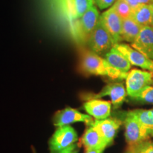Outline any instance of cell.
Returning a JSON list of instances; mask_svg holds the SVG:
<instances>
[{
  "mask_svg": "<svg viewBox=\"0 0 153 153\" xmlns=\"http://www.w3.org/2000/svg\"><path fill=\"white\" fill-rule=\"evenodd\" d=\"M128 153H130V152H128Z\"/></svg>",
  "mask_w": 153,
  "mask_h": 153,
  "instance_id": "cell-31",
  "label": "cell"
},
{
  "mask_svg": "<svg viewBox=\"0 0 153 153\" xmlns=\"http://www.w3.org/2000/svg\"><path fill=\"white\" fill-rule=\"evenodd\" d=\"M153 72L133 69L128 73L126 78L127 94L131 99L138 95L145 87L152 85Z\"/></svg>",
  "mask_w": 153,
  "mask_h": 153,
  "instance_id": "cell-5",
  "label": "cell"
},
{
  "mask_svg": "<svg viewBox=\"0 0 153 153\" xmlns=\"http://www.w3.org/2000/svg\"><path fill=\"white\" fill-rule=\"evenodd\" d=\"M131 18L142 27L153 26V4L140 5L133 9Z\"/></svg>",
  "mask_w": 153,
  "mask_h": 153,
  "instance_id": "cell-17",
  "label": "cell"
},
{
  "mask_svg": "<svg viewBox=\"0 0 153 153\" xmlns=\"http://www.w3.org/2000/svg\"><path fill=\"white\" fill-rule=\"evenodd\" d=\"M78 145L76 143L72 145V146L68 148L62 149V150L57 151H51V153H77L78 152Z\"/></svg>",
  "mask_w": 153,
  "mask_h": 153,
  "instance_id": "cell-25",
  "label": "cell"
},
{
  "mask_svg": "<svg viewBox=\"0 0 153 153\" xmlns=\"http://www.w3.org/2000/svg\"><path fill=\"white\" fill-rule=\"evenodd\" d=\"M131 46L153 60V26H143Z\"/></svg>",
  "mask_w": 153,
  "mask_h": 153,
  "instance_id": "cell-12",
  "label": "cell"
},
{
  "mask_svg": "<svg viewBox=\"0 0 153 153\" xmlns=\"http://www.w3.org/2000/svg\"><path fill=\"white\" fill-rule=\"evenodd\" d=\"M127 95L126 88H125L123 84L116 82L105 86L99 93H87L83 94L82 98L84 100L88 101L94 99H100L101 97L108 96L111 98V104L114 108H118L124 102Z\"/></svg>",
  "mask_w": 153,
  "mask_h": 153,
  "instance_id": "cell-6",
  "label": "cell"
},
{
  "mask_svg": "<svg viewBox=\"0 0 153 153\" xmlns=\"http://www.w3.org/2000/svg\"><path fill=\"white\" fill-rule=\"evenodd\" d=\"M87 45L89 50L99 55L106 54L115 45L111 36L101 21L100 17Z\"/></svg>",
  "mask_w": 153,
  "mask_h": 153,
  "instance_id": "cell-3",
  "label": "cell"
},
{
  "mask_svg": "<svg viewBox=\"0 0 153 153\" xmlns=\"http://www.w3.org/2000/svg\"><path fill=\"white\" fill-rule=\"evenodd\" d=\"M114 47L129 61L132 65L140 67L144 70L153 72V60L131 45L126 43H118L115 44Z\"/></svg>",
  "mask_w": 153,
  "mask_h": 153,
  "instance_id": "cell-8",
  "label": "cell"
},
{
  "mask_svg": "<svg viewBox=\"0 0 153 153\" xmlns=\"http://www.w3.org/2000/svg\"><path fill=\"white\" fill-rule=\"evenodd\" d=\"M142 28V26L133 20L131 17L123 19L121 30L122 41L133 43L138 36Z\"/></svg>",
  "mask_w": 153,
  "mask_h": 153,
  "instance_id": "cell-18",
  "label": "cell"
},
{
  "mask_svg": "<svg viewBox=\"0 0 153 153\" xmlns=\"http://www.w3.org/2000/svg\"><path fill=\"white\" fill-rule=\"evenodd\" d=\"M65 1V0H53V1H54L55 4H56L58 5L59 7H60L61 9H62V7H63V5H64Z\"/></svg>",
  "mask_w": 153,
  "mask_h": 153,
  "instance_id": "cell-27",
  "label": "cell"
},
{
  "mask_svg": "<svg viewBox=\"0 0 153 153\" xmlns=\"http://www.w3.org/2000/svg\"><path fill=\"white\" fill-rule=\"evenodd\" d=\"M80 142L85 148L86 151L93 149H105L108 146L98 131L91 126H89L86 130Z\"/></svg>",
  "mask_w": 153,
  "mask_h": 153,
  "instance_id": "cell-15",
  "label": "cell"
},
{
  "mask_svg": "<svg viewBox=\"0 0 153 153\" xmlns=\"http://www.w3.org/2000/svg\"><path fill=\"white\" fill-rule=\"evenodd\" d=\"M77 140V134L72 126H60L49 140V149L51 151H57L68 148Z\"/></svg>",
  "mask_w": 153,
  "mask_h": 153,
  "instance_id": "cell-7",
  "label": "cell"
},
{
  "mask_svg": "<svg viewBox=\"0 0 153 153\" xmlns=\"http://www.w3.org/2000/svg\"><path fill=\"white\" fill-rule=\"evenodd\" d=\"M126 140L129 149H133L145 140L148 139V131L143 128L131 111L125 114L124 118Z\"/></svg>",
  "mask_w": 153,
  "mask_h": 153,
  "instance_id": "cell-4",
  "label": "cell"
},
{
  "mask_svg": "<svg viewBox=\"0 0 153 153\" xmlns=\"http://www.w3.org/2000/svg\"><path fill=\"white\" fill-rule=\"evenodd\" d=\"M117 0H94V4L99 9H105L111 7Z\"/></svg>",
  "mask_w": 153,
  "mask_h": 153,
  "instance_id": "cell-23",
  "label": "cell"
},
{
  "mask_svg": "<svg viewBox=\"0 0 153 153\" xmlns=\"http://www.w3.org/2000/svg\"><path fill=\"white\" fill-rule=\"evenodd\" d=\"M149 135H151V136H153V130H150V131H148Z\"/></svg>",
  "mask_w": 153,
  "mask_h": 153,
  "instance_id": "cell-28",
  "label": "cell"
},
{
  "mask_svg": "<svg viewBox=\"0 0 153 153\" xmlns=\"http://www.w3.org/2000/svg\"><path fill=\"white\" fill-rule=\"evenodd\" d=\"M105 149H93V150H89L86 151V153H103Z\"/></svg>",
  "mask_w": 153,
  "mask_h": 153,
  "instance_id": "cell-26",
  "label": "cell"
},
{
  "mask_svg": "<svg viewBox=\"0 0 153 153\" xmlns=\"http://www.w3.org/2000/svg\"><path fill=\"white\" fill-rule=\"evenodd\" d=\"M131 112L143 128L148 131L153 130V109H135Z\"/></svg>",
  "mask_w": 153,
  "mask_h": 153,
  "instance_id": "cell-19",
  "label": "cell"
},
{
  "mask_svg": "<svg viewBox=\"0 0 153 153\" xmlns=\"http://www.w3.org/2000/svg\"><path fill=\"white\" fill-rule=\"evenodd\" d=\"M132 99L140 104H153V87L148 86L143 89L138 95Z\"/></svg>",
  "mask_w": 153,
  "mask_h": 153,
  "instance_id": "cell-21",
  "label": "cell"
},
{
  "mask_svg": "<svg viewBox=\"0 0 153 153\" xmlns=\"http://www.w3.org/2000/svg\"><path fill=\"white\" fill-rule=\"evenodd\" d=\"M152 85H153V79H152Z\"/></svg>",
  "mask_w": 153,
  "mask_h": 153,
  "instance_id": "cell-30",
  "label": "cell"
},
{
  "mask_svg": "<svg viewBox=\"0 0 153 153\" xmlns=\"http://www.w3.org/2000/svg\"><path fill=\"white\" fill-rule=\"evenodd\" d=\"M84 108L89 116L96 120L106 119L111 115V102L99 99H90L86 101Z\"/></svg>",
  "mask_w": 153,
  "mask_h": 153,
  "instance_id": "cell-14",
  "label": "cell"
},
{
  "mask_svg": "<svg viewBox=\"0 0 153 153\" xmlns=\"http://www.w3.org/2000/svg\"><path fill=\"white\" fill-rule=\"evenodd\" d=\"M112 7L122 19L131 18L133 13V9L124 0H117Z\"/></svg>",
  "mask_w": 153,
  "mask_h": 153,
  "instance_id": "cell-20",
  "label": "cell"
},
{
  "mask_svg": "<svg viewBox=\"0 0 153 153\" xmlns=\"http://www.w3.org/2000/svg\"><path fill=\"white\" fill-rule=\"evenodd\" d=\"M99 12L93 6L85 14L75 20L73 26V35L76 41L82 45H87L91 33L99 22Z\"/></svg>",
  "mask_w": 153,
  "mask_h": 153,
  "instance_id": "cell-2",
  "label": "cell"
},
{
  "mask_svg": "<svg viewBox=\"0 0 153 153\" xmlns=\"http://www.w3.org/2000/svg\"><path fill=\"white\" fill-rule=\"evenodd\" d=\"M100 19L104 25L105 28L111 36L114 44L120 43L122 30V19L115 11L113 7L103 12L100 16Z\"/></svg>",
  "mask_w": 153,
  "mask_h": 153,
  "instance_id": "cell-10",
  "label": "cell"
},
{
  "mask_svg": "<svg viewBox=\"0 0 153 153\" xmlns=\"http://www.w3.org/2000/svg\"><path fill=\"white\" fill-rule=\"evenodd\" d=\"M94 6V0H65L62 10L69 19L77 20L91 7Z\"/></svg>",
  "mask_w": 153,
  "mask_h": 153,
  "instance_id": "cell-13",
  "label": "cell"
},
{
  "mask_svg": "<svg viewBox=\"0 0 153 153\" xmlns=\"http://www.w3.org/2000/svg\"><path fill=\"white\" fill-rule=\"evenodd\" d=\"M79 68L84 73L108 76L114 79H124L128 75V73L113 68L104 57H101L89 48H83L81 51Z\"/></svg>",
  "mask_w": 153,
  "mask_h": 153,
  "instance_id": "cell-1",
  "label": "cell"
},
{
  "mask_svg": "<svg viewBox=\"0 0 153 153\" xmlns=\"http://www.w3.org/2000/svg\"><path fill=\"white\" fill-rule=\"evenodd\" d=\"M129 150H133L137 153H153V142L147 139L137 145L135 148Z\"/></svg>",
  "mask_w": 153,
  "mask_h": 153,
  "instance_id": "cell-22",
  "label": "cell"
},
{
  "mask_svg": "<svg viewBox=\"0 0 153 153\" xmlns=\"http://www.w3.org/2000/svg\"><path fill=\"white\" fill-rule=\"evenodd\" d=\"M104 58L113 68L124 73H128L131 68L129 61L114 47L104 55Z\"/></svg>",
  "mask_w": 153,
  "mask_h": 153,
  "instance_id": "cell-16",
  "label": "cell"
},
{
  "mask_svg": "<svg viewBox=\"0 0 153 153\" xmlns=\"http://www.w3.org/2000/svg\"><path fill=\"white\" fill-rule=\"evenodd\" d=\"M132 7L135 9L140 5L153 4V0H124Z\"/></svg>",
  "mask_w": 153,
  "mask_h": 153,
  "instance_id": "cell-24",
  "label": "cell"
},
{
  "mask_svg": "<svg viewBox=\"0 0 153 153\" xmlns=\"http://www.w3.org/2000/svg\"><path fill=\"white\" fill-rule=\"evenodd\" d=\"M34 153H36V152H34Z\"/></svg>",
  "mask_w": 153,
  "mask_h": 153,
  "instance_id": "cell-32",
  "label": "cell"
},
{
  "mask_svg": "<svg viewBox=\"0 0 153 153\" xmlns=\"http://www.w3.org/2000/svg\"><path fill=\"white\" fill-rule=\"evenodd\" d=\"M121 125V121L116 118H106L102 120H94L91 126L98 131L107 145L113 142L116 133Z\"/></svg>",
  "mask_w": 153,
  "mask_h": 153,
  "instance_id": "cell-11",
  "label": "cell"
},
{
  "mask_svg": "<svg viewBox=\"0 0 153 153\" xmlns=\"http://www.w3.org/2000/svg\"><path fill=\"white\" fill-rule=\"evenodd\" d=\"M129 152H130V153H137V152H136L135 150H129Z\"/></svg>",
  "mask_w": 153,
  "mask_h": 153,
  "instance_id": "cell-29",
  "label": "cell"
},
{
  "mask_svg": "<svg viewBox=\"0 0 153 153\" xmlns=\"http://www.w3.org/2000/svg\"><path fill=\"white\" fill-rule=\"evenodd\" d=\"M94 121L93 118L89 114H84L76 109L69 107L57 111L53 117V124L57 127L69 126L76 122H83L89 126Z\"/></svg>",
  "mask_w": 153,
  "mask_h": 153,
  "instance_id": "cell-9",
  "label": "cell"
}]
</instances>
